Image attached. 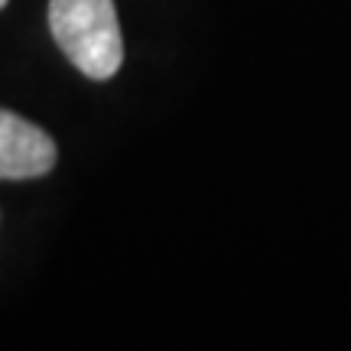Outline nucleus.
I'll list each match as a JSON object with an SVG mask.
<instances>
[{
	"mask_svg": "<svg viewBox=\"0 0 351 351\" xmlns=\"http://www.w3.org/2000/svg\"><path fill=\"white\" fill-rule=\"evenodd\" d=\"M56 166V143L43 127L0 108V179H36Z\"/></svg>",
	"mask_w": 351,
	"mask_h": 351,
	"instance_id": "2",
	"label": "nucleus"
},
{
	"mask_svg": "<svg viewBox=\"0 0 351 351\" xmlns=\"http://www.w3.org/2000/svg\"><path fill=\"white\" fill-rule=\"evenodd\" d=\"M49 29L82 75L108 82L124 62L114 0H49Z\"/></svg>",
	"mask_w": 351,
	"mask_h": 351,
	"instance_id": "1",
	"label": "nucleus"
},
{
	"mask_svg": "<svg viewBox=\"0 0 351 351\" xmlns=\"http://www.w3.org/2000/svg\"><path fill=\"white\" fill-rule=\"evenodd\" d=\"M3 7H7V0H0V10H3Z\"/></svg>",
	"mask_w": 351,
	"mask_h": 351,
	"instance_id": "3",
	"label": "nucleus"
}]
</instances>
